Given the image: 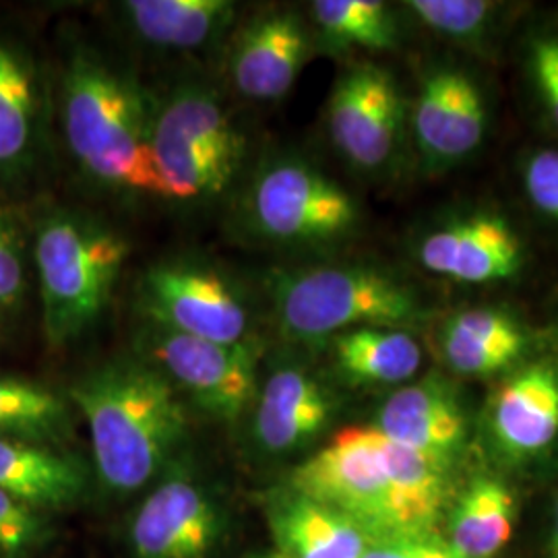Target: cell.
Masks as SVG:
<instances>
[{"mask_svg": "<svg viewBox=\"0 0 558 558\" xmlns=\"http://www.w3.org/2000/svg\"><path fill=\"white\" fill-rule=\"evenodd\" d=\"M288 486L352 519L371 539L435 534L453 502L449 470L373 424L341 428Z\"/></svg>", "mask_w": 558, "mask_h": 558, "instance_id": "cell-1", "label": "cell"}, {"mask_svg": "<svg viewBox=\"0 0 558 558\" xmlns=\"http://www.w3.org/2000/svg\"><path fill=\"white\" fill-rule=\"evenodd\" d=\"M87 422L101 484L129 495L156 478L186 437V410L160 368L114 360L71 387Z\"/></svg>", "mask_w": 558, "mask_h": 558, "instance_id": "cell-2", "label": "cell"}, {"mask_svg": "<svg viewBox=\"0 0 558 558\" xmlns=\"http://www.w3.org/2000/svg\"><path fill=\"white\" fill-rule=\"evenodd\" d=\"M151 120L140 85L119 66L94 50L71 57L62 75V129L89 179L119 193L160 197Z\"/></svg>", "mask_w": 558, "mask_h": 558, "instance_id": "cell-3", "label": "cell"}, {"mask_svg": "<svg viewBox=\"0 0 558 558\" xmlns=\"http://www.w3.org/2000/svg\"><path fill=\"white\" fill-rule=\"evenodd\" d=\"M279 333L320 343L359 327H396L424 317L418 292L396 274L366 263L274 271L269 281Z\"/></svg>", "mask_w": 558, "mask_h": 558, "instance_id": "cell-4", "label": "cell"}, {"mask_svg": "<svg viewBox=\"0 0 558 558\" xmlns=\"http://www.w3.org/2000/svg\"><path fill=\"white\" fill-rule=\"evenodd\" d=\"M129 253L117 230L83 214L54 211L38 223L34 259L50 343L75 341L98 323Z\"/></svg>", "mask_w": 558, "mask_h": 558, "instance_id": "cell-5", "label": "cell"}, {"mask_svg": "<svg viewBox=\"0 0 558 558\" xmlns=\"http://www.w3.org/2000/svg\"><path fill=\"white\" fill-rule=\"evenodd\" d=\"M246 140L216 89H174L151 120V160L161 199L197 205L221 197L239 174Z\"/></svg>", "mask_w": 558, "mask_h": 558, "instance_id": "cell-6", "label": "cell"}, {"mask_svg": "<svg viewBox=\"0 0 558 558\" xmlns=\"http://www.w3.org/2000/svg\"><path fill=\"white\" fill-rule=\"evenodd\" d=\"M248 230L288 248H320L352 236L360 226L354 197L319 168L300 158L269 160L244 197Z\"/></svg>", "mask_w": 558, "mask_h": 558, "instance_id": "cell-7", "label": "cell"}, {"mask_svg": "<svg viewBox=\"0 0 558 558\" xmlns=\"http://www.w3.org/2000/svg\"><path fill=\"white\" fill-rule=\"evenodd\" d=\"M140 308L149 325L226 345L253 343L251 313L239 288L195 260L151 265L140 281Z\"/></svg>", "mask_w": 558, "mask_h": 558, "instance_id": "cell-8", "label": "cell"}, {"mask_svg": "<svg viewBox=\"0 0 558 558\" xmlns=\"http://www.w3.org/2000/svg\"><path fill=\"white\" fill-rule=\"evenodd\" d=\"M143 345L145 360L214 418L236 422L257 398V350L253 343L226 345L149 325Z\"/></svg>", "mask_w": 558, "mask_h": 558, "instance_id": "cell-9", "label": "cell"}, {"mask_svg": "<svg viewBox=\"0 0 558 558\" xmlns=\"http://www.w3.org/2000/svg\"><path fill=\"white\" fill-rule=\"evenodd\" d=\"M403 129L405 101L385 66L356 62L339 73L327 101V131L354 170L375 174L391 166Z\"/></svg>", "mask_w": 558, "mask_h": 558, "instance_id": "cell-10", "label": "cell"}, {"mask_svg": "<svg viewBox=\"0 0 558 558\" xmlns=\"http://www.w3.org/2000/svg\"><path fill=\"white\" fill-rule=\"evenodd\" d=\"M410 126L424 170L440 172L472 158L488 131L478 81L453 64L428 69L412 101Z\"/></svg>", "mask_w": 558, "mask_h": 558, "instance_id": "cell-11", "label": "cell"}, {"mask_svg": "<svg viewBox=\"0 0 558 558\" xmlns=\"http://www.w3.org/2000/svg\"><path fill=\"white\" fill-rule=\"evenodd\" d=\"M416 260L430 276L456 283H499L521 271L525 246L511 221L476 211L428 230L416 244Z\"/></svg>", "mask_w": 558, "mask_h": 558, "instance_id": "cell-12", "label": "cell"}, {"mask_svg": "<svg viewBox=\"0 0 558 558\" xmlns=\"http://www.w3.org/2000/svg\"><path fill=\"white\" fill-rule=\"evenodd\" d=\"M486 433L509 463L542 458L557 445L558 360H527L505 375L486 405Z\"/></svg>", "mask_w": 558, "mask_h": 558, "instance_id": "cell-13", "label": "cell"}, {"mask_svg": "<svg viewBox=\"0 0 558 558\" xmlns=\"http://www.w3.org/2000/svg\"><path fill=\"white\" fill-rule=\"evenodd\" d=\"M373 426L449 472L463 456L470 435L458 387L440 375L398 387L383 401Z\"/></svg>", "mask_w": 558, "mask_h": 558, "instance_id": "cell-14", "label": "cell"}, {"mask_svg": "<svg viewBox=\"0 0 558 558\" xmlns=\"http://www.w3.org/2000/svg\"><path fill=\"white\" fill-rule=\"evenodd\" d=\"M216 500L197 482L170 478L143 500L131 525L137 558H207L218 544Z\"/></svg>", "mask_w": 558, "mask_h": 558, "instance_id": "cell-15", "label": "cell"}, {"mask_svg": "<svg viewBox=\"0 0 558 558\" xmlns=\"http://www.w3.org/2000/svg\"><path fill=\"white\" fill-rule=\"evenodd\" d=\"M308 50V32L294 11H267L240 29L230 52V81L246 100H281L299 80Z\"/></svg>", "mask_w": 558, "mask_h": 558, "instance_id": "cell-16", "label": "cell"}, {"mask_svg": "<svg viewBox=\"0 0 558 558\" xmlns=\"http://www.w3.org/2000/svg\"><path fill=\"white\" fill-rule=\"evenodd\" d=\"M336 414V399L302 366H279L255 398L253 433L260 449L288 456L319 439Z\"/></svg>", "mask_w": 558, "mask_h": 558, "instance_id": "cell-17", "label": "cell"}, {"mask_svg": "<svg viewBox=\"0 0 558 558\" xmlns=\"http://www.w3.org/2000/svg\"><path fill=\"white\" fill-rule=\"evenodd\" d=\"M437 345L453 375L490 379L507 375L525 362L532 333L511 311L476 306L445 319L437 333Z\"/></svg>", "mask_w": 558, "mask_h": 558, "instance_id": "cell-18", "label": "cell"}, {"mask_svg": "<svg viewBox=\"0 0 558 558\" xmlns=\"http://www.w3.org/2000/svg\"><path fill=\"white\" fill-rule=\"evenodd\" d=\"M265 511L281 558H362L371 539L352 519L292 486L274 490Z\"/></svg>", "mask_w": 558, "mask_h": 558, "instance_id": "cell-19", "label": "cell"}, {"mask_svg": "<svg viewBox=\"0 0 558 558\" xmlns=\"http://www.w3.org/2000/svg\"><path fill=\"white\" fill-rule=\"evenodd\" d=\"M0 490L29 507L59 509L83 497L87 470L57 447L0 439Z\"/></svg>", "mask_w": 558, "mask_h": 558, "instance_id": "cell-20", "label": "cell"}, {"mask_svg": "<svg viewBox=\"0 0 558 558\" xmlns=\"http://www.w3.org/2000/svg\"><path fill=\"white\" fill-rule=\"evenodd\" d=\"M120 13L147 46L195 52L228 29L236 4L228 0H129L120 4Z\"/></svg>", "mask_w": 558, "mask_h": 558, "instance_id": "cell-21", "label": "cell"}, {"mask_svg": "<svg viewBox=\"0 0 558 558\" xmlns=\"http://www.w3.org/2000/svg\"><path fill=\"white\" fill-rule=\"evenodd\" d=\"M339 377L356 387H401L424 362L418 339L396 327H359L329 339Z\"/></svg>", "mask_w": 558, "mask_h": 558, "instance_id": "cell-22", "label": "cell"}, {"mask_svg": "<svg viewBox=\"0 0 558 558\" xmlns=\"http://www.w3.org/2000/svg\"><path fill=\"white\" fill-rule=\"evenodd\" d=\"M518 521L515 493L495 476H478L447 511L445 538L461 558H495L511 542Z\"/></svg>", "mask_w": 558, "mask_h": 558, "instance_id": "cell-23", "label": "cell"}, {"mask_svg": "<svg viewBox=\"0 0 558 558\" xmlns=\"http://www.w3.org/2000/svg\"><path fill=\"white\" fill-rule=\"evenodd\" d=\"M38 85L20 48L0 41V177L23 170L36 147Z\"/></svg>", "mask_w": 558, "mask_h": 558, "instance_id": "cell-24", "label": "cell"}, {"mask_svg": "<svg viewBox=\"0 0 558 558\" xmlns=\"http://www.w3.org/2000/svg\"><path fill=\"white\" fill-rule=\"evenodd\" d=\"M71 430L73 416L59 393L34 380L0 377V439L57 447Z\"/></svg>", "mask_w": 558, "mask_h": 558, "instance_id": "cell-25", "label": "cell"}, {"mask_svg": "<svg viewBox=\"0 0 558 558\" xmlns=\"http://www.w3.org/2000/svg\"><path fill=\"white\" fill-rule=\"evenodd\" d=\"M311 13L320 40L333 50L383 52L398 46V21L379 0H317Z\"/></svg>", "mask_w": 558, "mask_h": 558, "instance_id": "cell-26", "label": "cell"}, {"mask_svg": "<svg viewBox=\"0 0 558 558\" xmlns=\"http://www.w3.org/2000/svg\"><path fill=\"white\" fill-rule=\"evenodd\" d=\"M405 7L433 34L470 46L493 34L500 11L497 2L486 0H412Z\"/></svg>", "mask_w": 558, "mask_h": 558, "instance_id": "cell-27", "label": "cell"}, {"mask_svg": "<svg viewBox=\"0 0 558 558\" xmlns=\"http://www.w3.org/2000/svg\"><path fill=\"white\" fill-rule=\"evenodd\" d=\"M527 75L539 106L558 131V32H539L527 41Z\"/></svg>", "mask_w": 558, "mask_h": 558, "instance_id": "cell-28", "label": "cell"}, {"mask_svg": "<svg viewBox=\"0 0 558 558\" xmlns=\"http://www.w3.org/2000/svg\"><path fill=\"white\" fill-rule=\"evenodd\" d=\"M523 193L546 220L558 221V149H536L521 168Z\"/></svg>", "mask_w": 558, "mask_h": 558, "instance_id": "cell-29", "label": "cell"}, {"mask_svg": "<svg viewBox=\"0 0 558 558\" xmlns=\"http://www.w3.org/2000/svg\"><path fill=\"white\" fill-rule=\"evenodd\" d=\"M25 290L27 278L20 236L13 221L0 209V313L17 308Z\"/></svg>", "mask_w": 558, "mask_h": 558, "instance_id": "cell-30", "label": "cell"}, {"mask_svg": "<svg viewBox=\"0 0 558 558\" xmlns=\"http://www.w3.org/2000/svg\"><path fill=\"white\" fill-rule=\"evenodd\" d=\"M362 558H461L447 538L435 534L368 539Z\"/></svg>", "mask_w": 558, "mask_h": 558, "instance_id": "cell-31", "label": "cell"}, {"mask_svg": "<svg viewBox=\"0 0 558 558\" xmlns=\"http://www.w3.org/2000/svg\"><path fill=\"white\" fill-rule=\"evenodd\" d=\"M41 521L34 507L0 490V550L20 553L40 538Z\"/></svg>", "mask_w": 558, "mask_h": 558, "instance_id": "cell-32", "label": "cell"}, {"mask_svg": "<svg viewBox=\"0 0 558 558\" xmlns=\"http://www.w3.org/2000/svg\"><path fill=\"white\" fill-rule=\"evenodd\" d=\"M548 558H558V495L555 500V515H553V525H550V536H548Z\"/></svg>", "mask_w": 558, "mask_h": 558, "instance_id": "cell-33", "label": "cell"}, {"mask_svg": "<svg viewBox=\"0 0 558 558\" xmlns=\"http://www.w3.org/2000/svg\"><path fill=\"white\" fill-rule=\"evenodd\" d=\"M251 558H281L278 553L274 550V553H259V555H253Z\"/></svg>", "mask_w": 558, "mask_h": 558, "instance_id": "cell-34", "label": "cell"}]
</instances>
